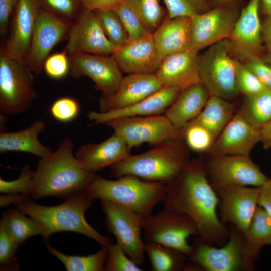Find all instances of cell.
Returning <instances> with one entry per match:
<instances>
[{
    "mask_svg": "<svg viewBox=\"0 0 271 271\" xmlns=\"http://www.w3.org/2000/svg\"><path fill=\"white\" fill-rule=\"evenodd\" d=\"M164 202V208L185 215L195 223L201 241L210 245L227 241L230 230L220 219L219 198L201 162L190 161L178 177L166 183Z\"/></svg>",
    "mask_w": 271,
    "mask_h": 271,
    "instance_id": "obj_1",
    "label": "cell"
},
{
    "mask_svg": "<svg viewBox=\"0 0 271 271\" xmlns=\"http://www.w3.org/2000/svg\"><path fill=\"white\" fill-rule=\"evenodd\" d=\"M74 143L65 138L57 150L40 158L29 194L32 198H66L85 190L96 175L85 169L73 154Z\"/></svg>",
    "mask_w": 271,
    "mask_h": 271,
    "instance_id": "obj_2",
    "label": "cell"
},
{
    "mask_svg": "<svg viewBox=\"0 0 271 271\" xmlns=\"http://www.w3.org/2000/svg\"><path fill=\"white\" fill-rule=\"evenodd\" d=\"M94 200L83 190L68 196L58 205H40L30 199L15 204V207L42 226L44 231L43 238L46 241L54 233L70 231L84 235L101 246L108 247L113 243L112 240L98 232L84 218L86 211Z\"/></svg>",
    "mask_w": 271,
    "mask_h": 271,
    "instance_id": "obj_3",
    "label": "cell"
},
{
    "mask_svg": "<svg viewBox=\"0 0 271 271\" xmlns=\"http://www.w3.org/2000/svg\"><path fill=\"white\" fill-rule=\"evenodd\" d=\"M177 139L154 145L141 154L129 155L110 166L111 175L118 178L130 175L165 183L174 180L190 162L186 151Z\"/></svg>",
    "mask_w": 271,
    "mask_h": 271,
    "instance_id": "obj_4",
    "label": "cell"
},
{
    "mask_svg": "<svg viewBox=\"0 0 271 271\" xmlns=\"http://www.w3.org/2000/svg\"><path fill=\"white\" fill-rule=\"evenodd\" d=\"M85 190L94 200L111 201L144 217L152 214L155 206L164 202L166 183L130 175L113 180L96 175Z\"/></svg>",
    "mask_w": 271,
    "mask_h": 271,
    "instance_id": "obj_5",
    "label": "cell"
},
{
    "mask_svg": "<svg viewBox=\"0 0 271 271\" xmlns=\"http://www.w3.org/2000/svg\"><path fill=\"white\" fill-rule=\"evenodd\" d=\"M188 260L207 271H250L260 249L246 240L244 234L233 225L226 242L217 248L200 240L191 245Z\"/></svg>",
    "mask_w": 271,
    "mask_h": 271,
    "instance_id": "obj_6",
    "label": "cell"
},
{
    "mask_svg": "<svg viewBox=\"0 0 271 271\" xmlns=\"http://www.w3.org/2000/svg\"><path fill=\"white\" fill-rule=\"evenodd\" d=\"M33 72L23 61L0 51V111L5 115L24 113L37 95Z\"/></svg>",
    "mask_w": 271,
    "mask_h": 271,
    "instance_id": "obj_7",
    "label": "cell"
},
{
    "mask_svg": "<svg viewBox=\"0 0 271 271\" xmlns=\"http://www.w3.org/2000/svg\"><path fill=\"white\" fill-rule=\"evenodd\" d=\"M228 39L219 41L209 47L199 55L200 81L210 95L226 100L239 94L235 79V59Z\"/></svg>",
    "mask_w": 271,
    "mask_h": 271,
    "instance_id": "obj_8",
    "label": "cell"
},
{
    "mask_svg": "<svg viewBox=\"0 0 271 271\" xmlns=\"http://www.w3.org/2000/svg\"><path fill=\"white\" fill-rule=\"evenodd\" d=\"M142 228L144 242L168 246L186 256L192 249L188 238L198 235V228L189 217L165 208L142 217Z\"/></svg>",
    "mask_w": 271,
    "mask_h": 271,
    "instance_id": "obj_9",
    "label": "cell"
},
{
    "mask_svg": "<svg viewBox=\"0 0 271 271\" xmlns=\"http://www.w3.org/2000/svg\"><path fill=\"white\" fill-rule=\"evenodd\" d=\"M108 230L116 243L137 264L144 261V241L142 237V216L134 211L106 200H100Z\"/></svg>",
    "mask_w": 271,
    "mask_h": 271,
    "instance_id": "obj_10",
    "label": "cell"
},
{
    "mask_svg": "<svg viewBox=\"0 0 271 271\" xmlns=\"http://www.w3.org/2000/svg\"><path fill=\"white\" fill-rule=\"evenodd\" d=\"M105 124L121 137L130 149L144 143L155 145L177 139L183 131L175 127L165 114L117 119Z\"/></svg>",
    "mask_w": 271,
    "mask_h": 271,
    "instance_id": "obj_11",
    "label": "cell"
},
{
    "mask_svg": "<svg viewBox=\"0 0 271 271\" xmlns=\"http://www.w3.org/2000/svg\"><path fill=\"white\" fill-rule=\"evenodd\" d=\"M240 6L223 4L191 18V48L197 51L228 39L240 15Z\"/></svg>",
    "mask_w": 271,
    "mask_h": 271,
    "instance_id": "obj_12",
    "label": "cell"
},
{
    "mask_svg": "<svg viewBox=\"0 0 271 271\" xmlns=\"http://www.w3.org/2000/svg\"><path fill=\"white\" fill-rule=\"evenodd\" d=\"M218 198L221 221L231 223L243 234L247 230L258 206L259 187L229 185L210 182Z\"/></svg>",
    "mask_w": 271,
    "mask_h": 271,
    "instance_id": "obj_13",
    "label": "cell"
},
{
    "mask_svg": "<svg viewBox=\"0 0 271 271\" xmlns=\"http://www.w3.org/2000/svg\"><path fill=\"white\" fill-rule=\"evenodd\" d=\"M73 22L58 17L41 9L30 47L25 60L26 65L36 74L44 70V64L54 47L67 35Z\"/></svg>",
    "mask_w": 271,
    "mask_h": 271,
    "instance_id": "obj_14",
    "label": "cell"
},
{
    "mask_svg": "<svg viewBox=\"0 0 271 271\" xmlns=\"http://www.w3.org/2000/svg\"><path fill=\"white\" fill-rule=\"evenodd\" d=\"M69 74L75 79L87 76L103 95L115 92L123 76L122 71L110 56L87 53L68 55Z\"/></svg>",
    "mask_w": 271,
    "mask_h": 271,
    "instance_id": "obj_15",
    "label": "cell"
},
{
    "mask_svg": "<svg viewBox=\"0 0 271 271\" xmlns=\"http://www.w3.org/2000/svg\"><path fill=\"white\" fill-rule=\"evenodd\" d=\"M68 54L87 53L110 56L115 47L104 33L95 12L83 8L69 30Z\"/></svg>",
    "mask_w": 271,
    "mask_h": 271,
    "instance_id": "obj_16",
    "label": "cell"
},
{
    "mask_svg": "<svg viewBox=\"0 0 271 271\" xmlns=\"http://www.w3.org/2000/svg\"><path fill=\"white\" fill-rule=\"evenodd\" d=\"M206 168L212 181L222 184L260 187L268 178L249 156L211 157Z\"/></svg>",
    "mask_w": 271,
    "mask_h": 271,
    "instance_id": "obj_17",
    "label": "cell"
},
{
    "mask_svg": "<svg viewBox=\"0 0 271 271\" xmlns=\"http://www.w3.org/2000/svg\"><path fill=\"white\" fill-rule=\"evenodd\" d=\"M40 10L37 0H18L11 16L9 34L1 47L10 56L25 62Z\"/></svg>",
    "mask_w": 271,
    "mask_h": 271,
    "instance_id": "obj_18",
    "label": "cell"
},
{
    "mask_svg": "<svg viewBox=\"0 0 271 271\" xmlns=\"http://www.w3.org/2000/svg\"><path fill=\"white\" fill-rule=\"evenodd\" d=\"M111 56L121 70L127 74H155L163 60L153 34L149 32L139 39L129 40L115 49Z\"/></svg>",
    "mask_w": 271,
    "mask_h": 271,
    "instance_id": "obj_19",
    "label": "cell"
},
{
    "mask_svg": "<svg viewBox=\"0 0 271 271\" xmlns=\"http://www.w3.org/2000/svg\"><path fill=\"white\" fill-rule=\"evenodd\" d=\"M260 0H249L241 11L230 37L232 51L244 60L263 51Z\"/></svg>",
    "mask_w": 271,
    "mask_h": 271,
    "instance_id": "obj_20",
    "label": "cell"
},
{
    "mask_svg": "<svg viewBox=\"0 0 271 271\" xmlns=\"http://www.w3.org/2000/svg\"><path fill=\"white\" fill-rule=\"evenodd\" d=\"M259 141V129L252 125L238 111L216 139L208 151L211 157L249 156L254 146Z\"/></svg>",
    "mask_w": 271,
    "mask_h": 271,
    "instance_id": "obj_21",
    "label": "cell"
},
{
    "mask_svg": "<svg viewBox=\"0 0 271 271\" xmlns=\"http://www.w3.org/2000/svg\"><path fill=\"white\" fill-rule=\"evenodd\" d=\"M163 87L156 74H128L123 77L117 90L109 95H102L100 112L122 108L135 104Z\"/></svg>",
    "mask_w": 271,
    "mask_h": 271,
    "instance_id": "obj_22",
    "label": "cell"
},
{
    "mask_svg": "<svg viewBox=\"0 0 271 271\" xmlns=\"http://www.w3.org/2000/svg\"><path fill=\"white\" fill-rule=\"evenodd\" d=\"M155 74L163 87L181 90L201 82L198 51L191 48L166 56Z\"/></svg>",
    "mask_w": 271,
    "mask_h": 271,
    "instance_id": "obj_23",
    "label": "cell"
},
{
    "mask_svg": "<svg viewBox=\"0 0 271 271\" xmlns=\"http://www.w3.org/2000/svg\"><path fill=\"white\" fill-rule=\"evenodd\" d=\"M181 89L174 87H163L146 98L130 106L106 112L91 111L89 119L95 124H106L114 119L160 114L173 103Z\"/></svg>",
    "mask_w": 271,
    "mask_h": 271,
    "instance_id": "obj_24",
    "label": "cell"
},
{
    "mask_svg": "<svg viewBox=\"0 0 271 271\" xmlns=\"http://www.w3.org/2000/svg\"><path fill=\"white\" fill-rule=\"evenodd\" d=\"M130 150L126 142L114 133L100 143L83 145L77 150L75 155L85 169L96 174L130 155Z\"/></svg>",
    "mask_w": 271,
    "mask_h": 271,
    "instance_id": "obj_25",
    "label": "cell"
},
{
    "mask_svg": "<svg viewBox=\"0 0 271 271\" xmlns=\"http://www.w3.org/2000/svg\"><path fill=\"white\" fill-rule=\"evenodd\" d=\"M156 47L162 59L191 48L190 17L165 18L152 33Z\"/></svg>",
    "mask_w": 271,
    "mask_h": 271,
    "instance_id": "obj_26",
    "label": "cell"
},
{
    "mask_svg": "<svg viewBox=\"0 0 271 271\" xmlns=\"http://www.w3.org/2000/svg\"><path fill=\"white\" fill-rule=\"evenodd\" d=\"M210 96L204 85L198 82L182 90L164 114L175 127L182 129L200 114Z\"/></svg>",
    "mask_w": 271,
    "mask_h": 271,
    "instance_id": "obj_27",
    "label": "cell"
},
{
    "mask_svg": "<svg viewBox=\"0 0 271 271\" xmlns=\"http://www.w3.org/2000/svg\"><path fill=\"white\" fill-rule=\"evenodd\" d=\"M45 127L44 121L38 119L23 130L1 132L0 152H23L39 158L48 155L52 152L51 148L43 145L38 138Z\"/></svg>",
    "mask_w": 271,
    "mask_h": 271,
    "instance_id": "obj_28",
    "label": "cell"
},
{
    "mask_svg": "<svg viewBox=\"0 0 271 271\" xmlns=\"http://www.w3.org/2000/svg\"><path fill=\"white\" fill-rule=\"evenodd\" d=\"M234 106L228 100L210 95L200 114L189 123L203 126L216 140L234 115Z\"/></svg>",
    "mask_w": 271,
    "mask_h": 271,
    "instance_id": "obj_29",
    "label": "cell"
},
{
    "mask_svg": "<svg viewBox=\"0 0 271 271\" xmlns=\"http://www.w3.org/2000/svg\"><path fill=\"white\" fill-rule=\"evenodd\" d=\"M26 215L15 207L10 208L2 215L0 221L11 238L19 246L32 236L44 235L42 226L34 218Z\"/></svg>",
    "mask_w": 271,
    "mask_h": 271,
    "instance_id": "obj_30",
    "label": "cell"
},
{
    "mask_svg": "<svg viewBox=\"0 0 271 271\" xmlns=\"http://www.w3.org/2000/svg\"><path fill=\"white\" fill-rule=\"evenodd\" d=\"M144 251L152 271H179L183 269L187 256L174 248L158 243L144 242Z\"/></svg>",
    "mask_w": 271,
    "mask_h": 271,
    "instance_id": "obj_31",
    "label": "cell"
},
{
    "mask_svg": "<svg viewBox=\"0 0 271 271\" xmlns=\"http://www.w3.org/2000/svg\"><path fill=\"white\" fill-rule=\"evenodd\" d=\"M242 116L254 127L259 129L271 121V88L247 96L240 110Z\"/></svg>",
    "mask_w": 271,
    "mask_h": 271,
    "instance_id": "obj_32",
    "label": "cell"
},
{
    "mask_svg": "<svg viewBox=\"0 0 271 271\" xmlns=\"http://www.w3.org/2000/svg\"><path fill=\"white\" fill-rule=\"evenodd\" d=\"M49 252L58 259L68 271H103L107 252V247L101 246L97 252L86 256H72L64 254L47 244Z\"/></svg>",
    "mask_w": 271,
    "mask_h": 271,
    "instance_id": "obj_33",
    "label": "cell"
},
{
    "mask_svg": "<svg viewBox=\"0 0 271 271\" xmlns=\"http://www.w3.org/2000/svg\"><path fill=\"white\" fill-rule=\"evenodd\" d=\"M138 17L147 31L153 33L162 23L164 12L160 0H120Z\"/></svg>",
    "mask_w": 271,
    "mask_h": 271,
    "instance_id": "obj_34",
    "label": "cell"
},
{
    "mask_svg": "<svg viewBox=\"0 0 271 271\" xmlns=\"http://www.w3.org/2000/svg\"><path fill=\"white\" fill-rule=\"evenodd\" d=\"M244 235L250 245L258 249L271 245V216L259 205Z\"/></svg>",
    "mask_w": 271,
    "mask_h": 271,
    "instance_id": "obj_35",
    "label": "cell"
},
{
    "mask_svg": "<svg viewBox=\"0 0 271 271\" xmlns=\"http://www.w3.org/2000/svg\"><path fill=\"white\" fill-rule=\"evenodd\" d=\"M94 11L104 33L115 49L129 40L128 35L120 19L113 10Z\"/></svg>",
    "mask_w": 271,
    "mask_h": 271,
    "instance_id": "obj_36",
    "label": "cell"
},
{
    "mask_svg": "<svg viewBox=\"0 0 271 271\" xmlns=\"http://www.w3.org/2000/svg\"><path fill=\"white\" fill-rule=\"evenodd\" d=\"M167 17H191L203 13L213 7L209 0H164Z\"/></svg>",
    "mask_w": 271,
    "mask_h": 271,
    "instance_id": "obj_37",
    "label": "cell"
},
{
    "mask_svg": "<svg viewBox=\"0 0 271 271\" xmlns=\"http://www.w3.org/2000/svg\"><path fill=\"white\" fill-rule=\"evenodd\" d=\"M41 9L71 21L78 17L83 7L81 0H37Z\"/></svg>",
    "mask_w": 271,
    "mask_h": 271,
    "instance_id": "obj_38",
    "label": "cell"
},
{
    "mask_svg": "<svg viewBox=\"0 0 271 271\" xmlns=\"http://www.w3.org/2000/svg\"><path fill=\"white\" fill-rule=\"evenodd\" d=\"M182 129L188 146L194 151H209L215 140L208 129L199 124L189 123Z\"/></svg>",
    "mask_w": 271,
    "mask_h": 271,
    "instance_id": "obj_39",
    "label": "cell"
},
{
    "mask_svg": "<svg viewBox=\"0 0 271 271\" xmlns=\"http://www.w3.org/2000/svg\"><path fill=\"white\" fill-rule=\"evenodd\" d=\"M235 79L239 92L246 97L258 93L267 88L244 63L237 59L235 60Z\"/></svg>",
    "mask_w": 271,
    "mask_h": 271,
    "instance_id": "obj_40",
    "label": "cell"
},
{
    "mask_svg": "<svg viewBox=\"0 0 271 271\" xmlns=\"http://www.w3.org/2000/svg\"><path fill=\"white\" fill-rule=\"evenodd\" d=\"M134 262L116 243L107 247L105 263L106 271H141L143 269Z\"/></svg>",
    "mask_w": 271,
    "mask_h": 271,
    "instance_id": "obj_41",
    "label": "cell"
},
{
    "mask_svg": "<svg viewBox=\"0 0 271 271\" xmlns=\"http://www.w3.org/2000/svg\"><path fill=\"white\" fill-rule=\"evenodd\" d=\"M19 246L11 238L0 222V270H18L16 251Z\"/></svg>",
    "mask_w": 271,
    "mask_h": 271,
    "instance_id": "obj_42",
    "label": "cell"
},
{
    "mask_svg": "<svg viewBox=\"0 0 271 271\" xmlns=\"http://www.w3.org/2000/svg\"><path fill=\"white\" fill-rule=\"evenodd\" d=\"M112 10L120 19L127 32L129 40L139 39L149 32L138 17L124 3L120 2Z\"/></svg>",
    "mask_w": 271,
    "mask_h": 271,
    "instance_id": "obj_43",
    "label": "cell"
},
{
    "mask_svg": "<svg viewBox=\"0 0 271 271\" xmlns=\"http://www.w3.org/2000/svg\"><path fill=\"white\" fill-rule=\"evenodd\" d=\"M34 171L29 165L25 164L21 169L19 177L11 181L0 178V192L7 194L22 193L29 195Z\"/></svg>",
    "mask_w": 271,
    "mask_h": 271,
    "instance_id": "obj_44",
    "label": "cell"
},
{
    "mask_svg": "<svg viewBox=\"0 0 271 271\" xmlns=\"http://www.w3.org/2000/svg\"><path fill=\"white\" fill-rule=\"evenodd\" d=\"M50 112L55 120L63 123L69 122L78 116L80 106L75 99L63 97L58 99L52 104Z\"/></svg>",
    "mask_w": 271,
    "mask_h": 271,
    "instance_id": "obj_45",
    "label": "cell"
},
{
    "mask_svg": "<svg viewBox=\"0 0 271 271\" xmlns=\"http://www.w3.org/2000/svg\"><path fill=\"white\" fill-rule=\"evenodd\" d=\"M44 70L48 76L55 79H61L69 73V61L66 49L48 56L44 62Z\"/></svg>",
    "mask_w": 271,
    "mask_h": 271,
    "instance_id": "obj_46",
    "label": "cell"
},
{
    "mask_svg": "<svg viewBox=\"0 0 271 271\" xmlns=\"http://www.w3.org/2000/svg\"><path fill=\"white\" fill-rule=\"evenodd\" d=\"M245 66L266 87L271 88V66L260 56H253L245 59Z\"/></svg>",
    "mask_w": 271,
    "mask_h": 271,
    "instance_id": "obj_47",
    "label": "cell"
},
{
    "mask_svg": "<svg viewBox=\"0 0 271 271\" xmlns=\"http://www.w3.org/2000/svg\"><path fill=\"white\" fill-rule=\"evenodd\" d=\"M18 0H0V35L5 36L12 14Z\"/></svg>",
    "mask_w": 271,
    "mask_h": 271,
    "instance_id": "obj_48",
    "label": "cell"
},
{
    "mask_svg": "<svg viewBox=\"0 0 271 271\" xmlns=\"http://www.w3.org/2000/svg\"><path fill=\"white\" fill-rule=\"evenodd\" d=\"M258 204L271 216V179L259 187Z\"/></svg>",
    "mask_w": 271,
    "mask_h": 271,
    "instance_id": "obj_49",
    "label": "cell"
},
{
    "mask_svg": "<svg viewBox=\"0 0 271 271\" xmlns=\"http://www.w3.org/2000/svg\"><path fill=\"white\" fill-rule=\"evenodd\" d=\"M120 2V0H81L83 8L93 11L112 10Z\"/></svg>",
    "mask_w": 271,
    "mask_h": 271,
    "instance_id": "obj_50",
    "label": "cell"
},
{
    "mask_svg": "<svg viewBox=\"0 0 271 271\" xmlns=\"http://www.w3.org/2000/svg\"><path fill=\"white\" fill-rule=\"evenodd\" d=\"M29 195L18 194H7L6 195L1 196L0 206H6L11 204L14 205L31 199Z\"/></svg>",
    "mask_w": 271,
    "mask_h": 271,
    "instance_id": "obj_51",
    "label": "cell"
},
{
    "mask_svg": "<svg viewBox=\"0 0 271 271\" xmlns=\"http://www.w3.org/2000/svg\"><path fill=\"white\" fill-rule=\"evenodd\" d=\"M261 35L268 53L271 54V15L266 16L262 24Z\"/></svg>",
    "mask_w": 271,
    "mask_h": 271,
    "instance_id": "obj_52",
    "label": "cell"
},
{
    "mask_svg": "<svg viewBox=\"0 0 271 271\" xmlns=\"http://www.w3.org/2000/svg\"><path fill=\"white\" fill-rule=\"evenodd\" d=\"M260 141L262 142L265 147H269V141L271 137V121L264 125L260 129Z\"/></svg>",
    "mask_w": 271,
    "mask_h": 271,
    "instance_id": "obj_53",
    "label": "cell"
},
{
    "mask_svg": "<svg viewBox=\"0 0 271 271\" xmlns=\"http://www.w3.org/2000/svg\"><path fill=\"white\" fill-rule=\"evenodd\" d=\"M213 7L223 4H235L241 6L242 0H209Z\"/></svg>",
    "mask_w": 271,
    "mask_h": 271,
    "instance_id": "obj_54",
    "label": "cell"
},
{
    "mask_svg": "<svg viewBox=\"0 0 271 271\" xmlns=\"http://www.w3.org/2000/svg\"><path fill=\"white\" fill-rule=\"evenodd\" d=\"M266 15H271V0H260V8Z\"/></svg>",
    "mask_w": 271,
    "mask_h": 271,
    "instance_id": "obj_55",
    "label": "cell"
},
{
    "mask_svg": "<svg viewBox=\"0 0 271 271\" xmlns=\"http://www.w3.org/2000/svg\"><path fill=\"white\" fill-rule=\"evenodd\" d=\"M265 61L271 66V54L269 53L266 55L265 58Z\"/></svg>",
    "mask_w": 271,
    "mask_h": 271,
    "instance_id": "obj_56",
    "label": "cell"
},
{
    "mask_svg": "<svg viewBox=\"0 0 271 271\" xmlns=\"http://www.w3.org/2000/svg\"><path fill=\"white\" fill-rule=\"evenodd\" d=\"M269 147H271V137H270V141H269Z\"/></svg>",
    "mask_w": 271,
    "mask_h": 271,
    "instance_id": "obj_57",
    "label": "cell"
}]
</instances>
